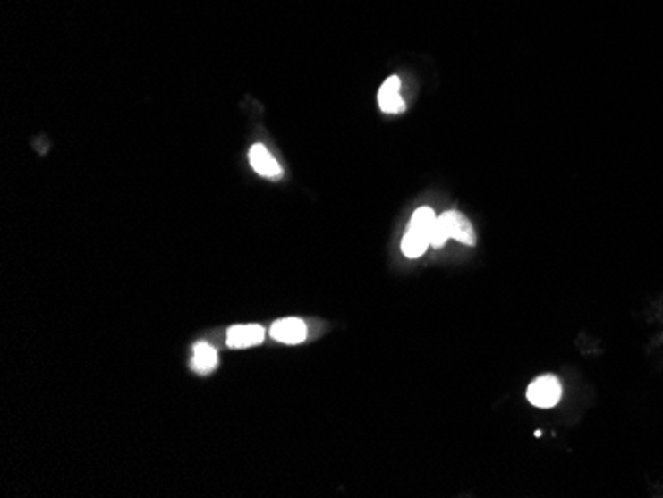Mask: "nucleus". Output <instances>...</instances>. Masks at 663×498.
<instances>
[{
    "label": "nucleus",
    "instance_id": "obj_6",
    "mask_svg": "<svg viewBox=\"0 0 663 498\" xmlns=\"http://www.w3.org/2000/svg\"><path fill=\"white\" fill-rule=\"evenodd\" d=\"M270 336L280 343H288V346H294V343H301V342L306 340V325H304L302 320H298V318L278 320V322L272 324Z\"/></svg>",
    "mask_w": 663,
    "mask_h": 498
},
{
    "label": "nucleus",
    "instance_id": "obj_5",
    "mask_svg": "<svg viewBox=\"0 0 663 498\" xmlns=\"http://www.w3.org/2000/svg\"><path fill=\"white\" fill-rule=\"evenodd\" d=\"M262 340H265V330H262L257 324L233 325L229 333H226V346L234 348V350L259 346Z\"/></svg>",
    "mask_w": 663,
    "mask_h": 498
},
{
    "label": "nucleus",
    "instance_id": "obj_10",
    "mask_svg": "<svg viewBox=\"0 0 663 498\" xmlns=\"http://www.w3.org/2000/svg\"><path fill=\"white\" fill-rule=\"evenodd\" d=\"M449 239H451L449 232H447V229H445V224L441 223V219L435 221L433 229L429 232V244H431V247L441 249V247H445V242H447Z\"/></svg>",
    "mask_w": 663,
    "mask_h": 498
},
{
    "label": "nucleus",
    "instance_id": "obj_7",
    "mask_svg": "<svg viewBox=\"0 0 663 498\" xmlns=\"http://www.w3.org/2000/svg\"><path fill=\"white\" fill-rule=\"evenodd\" d=\"M217 367V351L207 342H199L193 348V369L197 374H211Z\"/></svg>",
    "mask_w": 663,
    "mask_h": 498
},
{
    "label": "nucleus",
    "instance_id": "obj_9",
    "mask_svg": "<svg viewBox=\"0 0 663 498\" xmlns=\"http://www.w3.org/2000/svg\"><path fill=\"white\" fill-rule=\"evenodd\" d=\"M435 221H438V216H435L431 207H420V209L413 213L412 223H410V226H407V229H412L415 232H421V234H425L427 239H429V232L433 229Z\"/></svg>",
    "mask_w": 663,
    "mask_h": 498
},
{
    "label": "nucleus",
    "instance_id": "obj_2",
    "mask_svg": "<svg viewBox=\"0 0 663 498\" xmlns=\"http://www.w3.org/2000/svg\"><path fill=\"white\" fill-rule=\"evenodd\" d=\"M439 219L445 224V229H447L451 239L467 244V247H475L477 234L473 231V224L469 223L465 215H461L459 211H447V213H443Z\"/></svg>",
    "mask_w": 663,
    "mask_h": 498
},
{
    "label": "nucleus",
    "instance_id": "obj_4",
    "mask_svg": "<svg viewBox=\"0 0 663 498\" xmlns=\"http://www.w3.org/2000/svg\"><path fill=\"white\" fill-rule=\"evenodd\" d=\"M249 161L252 169L262 177L280 179V175H283V169H280L278 161L272 157V153L265 148V145L254 143L249 151Z\"/></svg>",
    "mask_w": 663,
    "mask_h": 498
},
{
    "label": "nucleus",
    "instance_id": "obj_8",
    "mask_svg": "<svg viewBox=\"0 0 663 498\" xmlns=\"http://www.w3.org/2000/svg\"><path fill=\"white\" fill-rule=\"evenodd\" d=\"M427 247H429V239H427L425 234L407 229V232L404 234V241H402V250L407 258L421 257L427 250Z\"/></svg>",
    "mask_w": 663,
    "mask_h": 498
},
{
    "label": "nucleus",
    "instance_id": "obj_3",
    "mask_svg": "<svg viewBox=\"0 0 663 498\" xmlns=\"http://www.w3.org/2000/svg\"><path fill=\"white\" fill-rule=\"evenodd\" d=\"M399 88H402V81H399L397 76H389L384 84H381L379 94H378V104H379V110L384 114L405 112V102H404L402 94H399Z\"/></svg>",
    "mask_w": 663,
    "mask_h": 498
},
{
    "label": "nucleus",
    "instance_id": "obj_1",
    "mask_svg": "<svg viewBox=\"0 0 663 498\" xmlns=\"http://www.w3.org/2000/svg\"><path fill=\"white\" fill-rule=\"evenodd\" d=\"M562 397V385L557 376H540L534 379L526 392V400H529L539 409H550L557 405Z\"/></svg>",
    "mask_w": 663,
    "mask_h": 498
}]
</instances>
